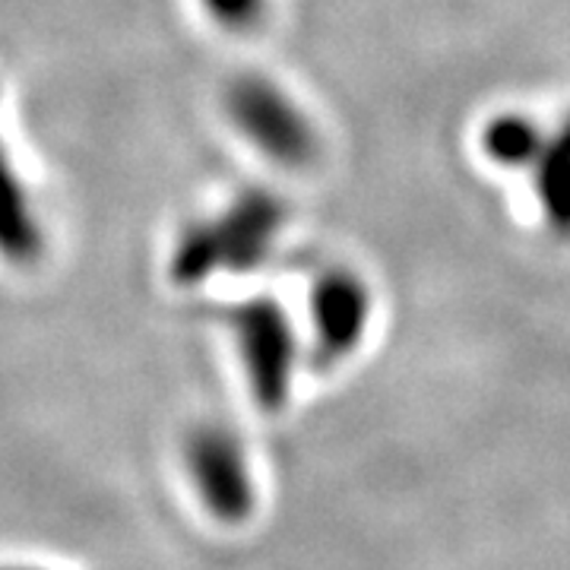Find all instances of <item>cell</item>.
I'll return each mask as SVG.
<instances>
[{"label":"cell","mask_w":570,"mask_h":570,"mask_svg":"<svg viewBox=\"0 0 570 570\" xmlns=\"http://www.w3.org/2000/svg\"><path fill=\"white\" fill-rule=\"evenodd\" d=\"M223 111L232 130L264 163L302 171L321 156V137L298 99L261 70L235 73L223 89Z\"/></svg>","instance_id":"cell-1"},{"label":"cell","mask_w":570,"mask_h":570,"mask_svg":"<svg viewBox=\"0 0 570 570\" xmlns=\"http://www.w3.org/2000/svg\"><path fill=\"white\" fill-rule=\"evenodd\" d=\"M225 324L250 400L264 412H283L298 367V336L283 302L269 295L245 298L225 314Z\"/></svg>","instance_id":"cell-2"},{"label":"cell","mask_w":570,"mask_h":570,"mask_svg":"<svg viewBox=\"0 0 570 570\" xmlns=\"http://www.w3.org/2000/svg\"><path fill=\"white\" fill-rule=\"evenodd\" d=\"M184 469L200 508L223 527H245L257 513V482L245 444L232 428L204 422L184 441Z\"/></svg>","instance_id":"cell-3"},{"label":"cell","mask_w":570,"mask_h":570,"mask_svg":"<svg viewBox=\"0 0 570 570\" xmlns=\"http://www.w3.org/2000/svg\"><path fill=\"white\" fill-rule=\"evenodd\" d=\"M371 314H374V298L365 279L348 266H326L307 295L317 365L333 367L346 362L365 343Z\"/></svg>","instance_id":"cell-4"},{"label":"cell","mask_w":570,"mask_h":570,"mask_svg":"<svg viewBox=\"0 0 570 570\" xmlns=\"http://www.w3.org/2000/svg\"><path fill=\"white\" fill-rule=\"evenodd\" d=\"M223 273H250L273 257L285 228V204L264 187L235 194L223 213L209 216Z\"/></svg>","instance_id":"cell-5"},{"label":"cell","mask_w":570,"mask_h":570,"mask_svg":"<svg viewBox=\"0 0 570 570\" xmlns=\"http://www.w3.org/2000/svg\"><path fill=\"white\" fill-rule=\"evenodd\" d=\"M0 257L13 266H32L45 257V228L26 178L0 137Z\"/></svg>","instance_id":"cell-6"},{"label":"cell","mask_w":570,"mask_h":570,"mask_svg":"<svg viewBox=\"0 0 570 570\" xmlns=\"http://www.w3.org/2000/svg\"><path fill=\"white\" fill-rule=\"evenodd\" d=\"M549 137L520 111H501L482 127V153L501 168H532L546 153Z\"/></svg>","instance_id":"cell-7"},{"label":"cell","mask_w":570,"mask_h":570,"mask_svg":"<svg viewBox=\"0 0 570 570\" xmlns=\"http://www.w3.org/2000/svg\"><path fill=\"white\" fill-rule=\"evenodd\" d=\"M223 273L219 247L213 238L209 219H194L181 225L175 245L168 250V279L178 288H197Z\"/></svg>","instance_id":"cell-8"},{"label":"cell","mask_w":570,"mask_h":570,"mask_svg":"<svg viewBox=\"0 0 570 570\" xmlns=\"http://www.w3.org/2000/svg\"><path fill=\"white\" fill-rule=\"evenodd\" d=\"M532 171L542 213L549 216L554 232H570V124L546 142V153L532 165Z\"/></svg>","instance_id":"cell-9"},{"label":"cell","mask_w":570,"mask_h":570,"mask_svg":"<svg viewBox=\"0 0 570 570\" xmlns=\"http://www.w3.org/2000/svg\"><path fill=\"white\" fill-rule=\"evenodd\" d=\"M197 3L206 20L228 36H254L269 13L266 0H197Z\"/></svg>","instance_id":"cell-10"},{"label":"cell","mask_w":570,"mask_h":570,"mask_svg":"<svg viewBox=\"0 0 570 570\" xmlns=\"http://www.w3.org/2000/svg\"><path fill=\"white\" fill-rule=\"evenodd\" d=\"M0 570H39V568H17V564H10V568H0Z\"/></svg>","instance_id":"cell-11"}]
</instances>
